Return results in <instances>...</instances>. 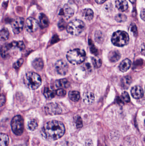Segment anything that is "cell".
<instances>
[{
	"label": "cell",
	"instance_id": "obj_5",
	"mask_svg": "<svg viewBox=\"0 0 145 146\" xmlns=\"http://www.w3.org/2000/svg\"><path fill=\"white\" fill-rule=\"evenodd\" d=\"M85 28L84 22L81 20L75 19L70 21L66 27V30L70 34L77 36L81 34Z\"/></svg>",
	"mask_w": 145,
	"mask_h": 146
},
{
	"label": "cell",
	"instance_id": "obj_40",
	"mask_svg": "<svg viewBox=\"0 0 145 146\" xmlns=\"http://www.w3.org/2000/svg\"><path fill=\"white\" fill-rule=\"evenodd\" d=\"M141 19L145 21V9H143L141 12L140 14Z\"/></svg>",
	"mask_w": 145,
	"mask_h": 146
},
{
	"label": "cell",
	"instance_id": "obj_3",
	"mask_svg": "<svg viewBox=\"0 0 145 146\" xmlns=\"http://www.w3.org/2000/svg\"><path fill=\"white\" fill-rule=\"evenodd\" d=\"M24 82L27 87L30 89L35 90L41 85V78L37 73L30 72L26 74Z\"/></svg>",
	"mask_w": 145,
	"mask_h": 146
},
{
	"label": "cell",
	"instance_id": "obj_16",
	"mask_svg": "<svg viewBox=\"0 0 145 146\" xmlns=\"http://www.w3.org/2000/svg\"><path fill=\"white\" fill-rule=\"evenodd\" d=\"M94 94L92 92H87L85 93L83 96V101L87 104H91L94 101Z\"/></svg>",
	"mask_w": 145,
	"mask_h": 146
},
{
	"label": "cell",
	"instance_id": "obj_14",
	"mask_svg": "<svg viewBox=\"0 0 145 146\" xmlns=\"http://www.w3.org/2000/svg\"><path fill=\"white\" fill-rule=\"evenodd\" d=\"M115 4L117 9L121 12L126 11L128 8V4L126 0H117Z\"/></svg>",
	"mask_w": 145,
	"mask_h": 146
},
{
	"label": "cell",
	"instance_id": "obj_42",
	"mask_svg": "<svg viewBox=\"0 0 145 146\" xmlns=\"http://www.w3.org/2000/svg\"><path fill=\"white\" fill-rule=\"evenodd\" d=\"M132 3H134L136 1V0H129Z\"/></svg>",
	"mask_w": 145,
	"mask_h": 146
},
{
	"label": "cell",
	"instance_id": "obj_29",
	"mask_svg": "<svg viewBox=\"0 0 145 146\" xmlns=\"http://www.w3.org/2000/svg\"><path fill=\"white\" fill-rule=\"evenodd\" d=\"M115 19L117 22H124L127 20V17L126 15L123 14H118L116 15L115 17Z\"/></svg>",
	"mask_w": 145,
	"mask_h": 146
},
{
	"label": "cell",
	"instance_id": "obj_7",
	"mask_svg": "<svg viewBox=\"0 0 145 146\" xmlns=\"http://www.w3.org/2000/svg\"><path fill=\"white\" fill-rule=\"evenodd\" d=\"M45 112L50 115H60L62 112V109L58 104L55 103L48 104L44 107Z\"/></svg>",
	"mask_w": 145,
	"mask_h": 146
},
{
	"label": "cell",
	"instance_id": "obj_45",
	"mask_svg": "<svg viewBox=\"0 0 145 146\" xmlns=\"http://www.w3.org/2000/svg\"><path fill=\"white\" fill-rule=\"evenodd\" d=\"M144 123H145V121H144Z\"/></svg>",
	"mask_w": 145,
	"mask_h": 146
},
{
	"label": "cell",
	"instance_id": "obj_26",
	"mask_svg": "<svg viewBox=\"0 0 145 146\" xmlns=\"http://www.w3.org/2000/svg\"><path fill=\"white\" fill-rule=\"evenodd\" d=\"M1 145L0 146H8L9 144V138L6 134H1Z\"/></svg>",
	"mask_w": 145,
	"mask_h": 146
},
{
	"label": "cell",
	"instance_id": "obj_15",
	"mask_svg": "<svg viewBox=\"0 0 145 146\" xmlns=\"http://www.w3.org/2000/svg\"><path fill=\"white\" fill-rule=\"evenodd\" d=\"M131 66V61L128 59L123 60L119 65V68L121 72H127L130 68Z\"/></svg>",
	"mask_w": 145,
	"mask_h": 146
},
{
	"label": "cell",
	"instance_id": "obj_4",
	"mask_svg": "<svg viewBox=\"0 0 145 146\" xmlns=\"http://www.w3.org/2000/svg\"><path fill=\"white\" fill-rule=\"evenodd\" d=\"M129 40V36L126 32L119 31L113 33L112 42L115 46L123 47L127 45Z\"/></svg>",
	"mask_w": 145,
	"mask_h": 146
},
{
	"label": "cell",
	"instance_id": "obj_6",
	"mask_svg": "<svg viewBox=\"0 0 145 146\" xmlns=\"http://www.w3.org/2000/svg\"><path fill=\"white\" fill-rule=\"evenodd\" d=\"M11 127L13 132L17 135L23 134L24 130V120L20 115L14 116L11 121Z\"/></svg>",
	"mask_w": 145,
	"mask_h": 146
},
{
	"label": "cell",
	"instance_id": "obj_37",
	"mask_svg": "<svg viewBox=\"0 0 145 146\" xmlns=\"http://www.w3.org/2000/svg\"><path fill=\"white\" fill-rule=\"evenodd\" d=\"M66 23L64 21V20L60 21L58 23V27H59L60 29L61 30H63L66 27Z\"/></svg>",
	"mask_w": 145,
	"mask_h": 146
},
{
	"label": "cell",
	"instance_id": "obj_2",
	"mask_svg": "<svg viewBox=\"0 0 145 146\" xmlns=\"http://www.w3.org/2000/svg\"><path fill=\"white\" fill-rule=\"evenodd\" d=\"M66 57L68 61L72 65H79L85 61L86 53L83 50L74 49L67 52Z\"/></svg>",
	"mask_w": 145,
	"mask_h": 146
},
{
	"label": "cell",
	"instance_id": "obj_13",
	"mask_svg": "<svg viewBox=\"0 0 145 146\" xmlns=\"http://www.w3.org/2000/svg\"><path fill=\"white\" fill-rule=\"evenodd\" d=\"M38 22L40 27L42 29L46 28L48 27L49 25V21L46 15L43 13H41L39 15Z\"/></svg>",
	"mask_w": 145,
	"mask_h": 146
},
{
	"label": "cell",
	"instance_id": "obj_34",
	"mask_svg": "<svg viewBox=\"0 0 145 146\" xmlns=\"http://www.w3.org/2000/svg\"><path fill=\"white\" fill-rule=\"evenodd\" d=\"M24 60L23 59H20L18 60L13 65V68L14 69H18L22 66Z\"/></svg>",
	"mask_w": 145,
	"mask_h": 146
},
{
	"label": "cell",
	"instance_id": "obj_17",
	"mask_svg": "<svg viewBox=\"0 0 145 146\" xmlns=\"http://www.w3.org/2000/svg\"><path fill=\"white\" fill-rule=\"evenodd\" d=\"M55 86L57 88H68L70 87V83L66 79H62L56 80Z\"/></svg>",
	"mask_w": 145,
	"mask_h": 146
},
{
	"label": "cell",
	"instance_id": "obj_35",
	"mask_svg": "<svg viewBox=\"0 0 145 146\" xmlns=\"http://www.w3.org/2000/svg\"><path fill=\"white\" fill-rule=\"evenodd\" d=\"M66 93V91L63 88H59L56 91V94L59 96H64Z\"/></svg>",
	"mask_w": 145,
	"mask_h": 146
},
{
	"label": "cell",
	"instance_id": "obj_22",
	"mask_svg": "<svg viewBox=\"0 0 145 146\" xmlns=\"http://www.w3.org/2000/svg\"><path fill=\"white\" fill-rule=\"evenodd\" d=\"M9 48H18L20 49L23 50L25 48L24 44L22 41H18V42H13L11 43L8 44Z\"/></svg>",
	"mask_w": 145,
	"mask_h": 146
},
{
	"label": "cell",
	"instance_id": "obj_39",
	"mask_svg": "<svg viewBox=\"0 0 145 146\" xmlns=\"http://www.w3.org/2000/svg\"><path fill=\"white\" fill-rule=\"evenodd\" d=\"M140 51H141V54L145 56V43L142 44V46L141 47Z\"/></svg>",
	"mask_w": 145,
	"mask_h": 146
},
{
	"label": "cell",
	"instance_id": "obj_27",
	"mask_svg": "<svg viewBox=\"0 0 145 146\" xmlns=\"http://www.w3.org/2000/svg\"><path fill=\"white\" fill-rule=\"evenodd\" d=\"M38 127L37 121L35 119H32L28 122V127L31 131H34Z\"/></svg>",
	"mask_w": 145,
	"mask_h": 146
},
{
	"label": "cell",
	"instance_id": "obj_31",
	"mask_svg": "<svg viewBox=\"0 0 145 146\" xmlns=\"http://www.w3.org/2000/svg\"><path fill=\"white\" fill-rule=\"evenodd\" d=\"M121 98L125 103H128L130 101L129 94L127 92H123L122 93Z\"/></svg>",
	"mask_w": 145,
	"mask_h": 146
},
{
	"label": "cell",
	"instance_id": "obj_43",
	"mask_svg": "<svg viewBox=\"0 0 145 146\" xmlns=\"http://www.w3.org/2000/svg\"><path fill=\"white\" fill-rule=\"evenodd\" d=\"M22 146L20 145H16V146Z\"/></svg>",
	"mask_w": 145,
	"mask_h": 146
},
{
	"label": "cell",
	"instance_id": "obj_20",
	"mask_svg": "<svg viewBox=\"0 0 145 146\" xmlns=\"http://www.w3.org/2000/svg\"><path fill=\"white\" fill-rule=\"evenodd\" d=\"M32 65L33 68L37 71H41L43 68L44 63L41 59L37 58L32 62Z\"/></svg>",
	"mask_w": 145,
	"mask_h": 146
},
{
	"label": "cell",
	"instance_id": "obj_38",
	"mask_svg": "<svg viewBox=\"0 0 145 146\" xmlns=\"http://www.w3.org/2000/svg\"><path fill=\"white\" fill-rule=\"evenodd\" d=\"M6 102V99L4 95H1V98H0V104H1V107H2L4 105Z\"/></svg>",
	"mask_w": 145,
	"mask_h": 146
},
{
	"label": "cell",
	"instance_id": "obj_24",
	"mask_svg": "<svg viewBox=\"0 0 145 146\" xmlns=\"http://www.w3.org/2000/svg\"><path fill=\"white\" fill-rule=\"evenodd\" d=\"M69 97L71 100L77 102L80 99V93L77 91H70L69 93Z\"/></svg>",
	"mask_w": 145,
	"mask_h": 146
},
{
	"label": "cell",
	"instance_id": "obj_25",
	"mask_svg": "<svg viewBox=\"0 0 145 146\" xmlns=\"http://www.w3.org/2000/svg\"><path fill=\"white\" fill-rule=\"evenodd\" d=\"M9 32L7 28H3L1 30L0 33V39L1 41H5L9 37Z\"/></svg>",
	"mask_w": 145,
	"mask_h": 146
},
{
	"label": "cell",
	"instance_id": "obj_8",
	"mask_svg": "<svg viewBox=\"0 0 145 146\" xmlns=\"http://www.w3.org/2000/svg\"><path fill=\"white\" fill-rule=\"evenodd\" d=\"M74 13L75 11L72 7L66 4L60 10L58 15L63 19L68 20L73 16Z\"/></svg>",
	"mask_w": 145,
	"mask_h": 146
},
{
	"label": "cell",
	"instance_id": "obj_30",
	"mask_svg": "<svg viewBox=\"0 0 145 146\" xmlns=\"http://www.w3.org/2000/svg\"><path fill=\"white\" fill-rule=\"evenodd\" d=\"M75 123L77 129L81 128L83 127V121L81 117L77 116L75 117Z\"/></svg>",
	"mask_w": 145,
	"mask_h": 146
},
{
	"label": "cell",
	"instance_id": "obj_33",
	"mask_svg": "<svg viewBox=\"0 0 145 146\" xmlns=\"http://www.w3.org/2000/svg\"><path fill=\"white\" fill-rule=\"evenodd\" d=\"M95 39L96 42H98V43L102 42L103 38H102V33L101 32H96L95 34Z\"/></svg>",
	"mask_w": 145,
	"mask_h": 146
},
{
	"label": "cell",
	"instance_id": "obj_44",
	"mask_svg": "<svg viewBox=\"0 0 145 146\" xmlns=\"http://www.w3.org/2000/svg\"><path fill=\"white\" fill-rule=\"evenodd\" d=\"M144 141H145V138H144Z\"/></svg>",
	"mask_w": 145,
	"mask_h": 146
},
{
	"label": "cell",
	"instance_id": "obj_18",
	"mask_svg": "<svg viewBox=\"0 0 145 146\" xmlns=\"http://www.w3.org/2000/svg\"><path fill=\"white\" fill-rule=\"evenodd\" d=\"M121 57V55L118 50H113L111 51L109 54V59L112 62H115L118 61Z\"/></svg>",
	"mask_w": 145,
	"mask_h": 146
},
{
	"label": "cell",
	"instance_id": "obj_23",
	"mask_svg": "<svg viewBox=\"0 0 145 146\" xmlns=\"http://www.w3.org/2000/svg\"><path fill=\"white\" fill-rule=\"evenodd\" d=\"M43 94L47 98L49 99H52L54 98L56 94V92H54L53 90L47 87L44 89Z\"/></svg>",
	"mask_w": 145,
	"mask_h": 146
},
{
	"label": "cell",
	"instance_id": "obj_36",
	"mask_svg": "<svg viewBox=\"0 0 145 146\" xmlns=\"http://www.w3.org/2000/svg\"><path fill=\"white\" fill-rule=\"evenodd\" d=\"M90 41H91V42H90V41H89V44L90 45V50H91V52L93 53V54H95V53L97 52V49L96 48L93 44L92 43L93 42H91V40H90Z\"/></svg>",
	"mask_w": 145,
	"mask_h": 146
},
{
	"label": "cell",
	"instance_id": "obj_1",
	"mask_svg": "<svg viewBox=\"0 0 145 146\" xmlns=\"http://www.w3.org/2000/svg\"><path fill=\"white\" fill-rule=\"evenodd\" d=\"M43 132L46 138L56 140L60 139L64 134L65 127L64 123L59 121H50L44 126Z\"/></svg>",
	"mask_w": 145,
	"mask_h": 146
},
{
	"label": "cell",
	"instance_id": "obj_12",
	"mask_svg": "<svg viewBox=\"0 0 145 146\" xmlns=\"http://www.w3.org/2000/svg\"><path fill=\"white\" fill-rule=\"evenodd\" d=\"M132 96L136 99L141 98L144 96V92L143 88L140 86H135L132 88L131 91Z\"/></svg>",
	"mask_w": 145,
	"mask_h": 146
},
{
	"label": "cell",
	"instance_id": "obj_21",
	"mask_svg": "<svg viewBox=\"0 0 145 146\" xmlns=\"http://www.w3.org/2000/svg\"><path fill=\"white\" fill-rule=\"evenodd\" d=\"M132 82V78L129 76H126L123 77L121 80V86L123 89L129 88Z\"/></svg>",
	"mask_w": 145,
	"mask_h": 146
},
{
	"label": "cell",
	"instance_id": "obj_10",
	"mask_svg": "<svg viewBox=\"0 0 145 146\" xmlns=\"http://www.w3.org/2000/svg\"><path fill=\"white\" fill-rule=\"evenodd\" d=\"M68 64L63 60H59L55 64V69L56 72L60 75H65L68 72Z\"/></svg>",
	"mask_w": 145,
	"mask_h": 146
},
{
	"label": "cell",
	"instance_id": "obj_9",
	"mask_svg": "<svg viewBox=\"0 0 145 146\" xmlns=\"http://www.w3.org/2000/svg\"><path fill=\"white\" fill-rule=\"evenodd\" d=\"M39 22L35 18L30 17L26 20V29L29 33L35 32L39 27Z\"/></svg>",
	"mask_w": 145,
	"mask_h": 146
},
{
	"label": "cell",
	"instance_id": "obj_28",
	"mask_svg": "<svg viewBox=\"0 0 145 146\" xmlns=\"http://www.w3.org/2000/svg\"><path fill=\"white\" fill-rule=\"evenodd\" d=\"M92 61L93 65L95 68H99L102 65V61L99 58L93 57L92 58Z\"/></svg>",
	"mask_w": 145,
	"mask_h": 146
},
{
	"label": "cell",
	"instance_id": "obj_32",
	"mask_svg": "<svg viewBox=\"0 0 145 146\" xmlns=\"http://www.w3.org/2000/svg\"><path fill=\"white\" fill-rule=\"evenodd\" d=\"M130 31L133 33L134 36H137L138 34V29L135 24H132L130 25Z\"/></svg>",
	"mask_w": 145,
	"mask_h": 146
},
{
	"label": "cell",
	"instance_id": "obj_11",
	"mask_svg": "<svg viewBox=\"0 0 145 146\" xmlns=\"http://www.w3.org/2000/svg\"><path fill=\"white\" fill-rule=\"evenodd\" d=\"M24 19L22 17H17L14 21L12 24V28L15 34H18L21 32L24 28Z\"/></svg>",
	"mask_w": 145,
	"mask_h": 146
},
{
	"label": "cell",
	"instance_id": "obj_19",
	"mask_svg": "<svg viewBox=\"0 0 145 146\" xmlns=\"http://www.w3.org/2000/svg\"><path fill=\"white\" fill-rule=\"evenodd\" d=\"M82 15L86 20H92L94 17V12L90 9H85L83 10Z\"/></svg>",
	"mask_w": 145,
	"mask_h": 146
},
{
	"label": "cell",
	"instance_id": "obj_41",
	"mask_svg": "<svg viewBox=\"0 0 145 146\" xmlns=\"http://www.w3.org/2000/svg\"><path fill=\"white\" fill-rule=\"evenodd\" d=\"M95 1L98 4H102L104 3L107 0H95Z\"/></svg>",
	"mask_w": 145,
	"mask_h": 146
}]
</instances>
